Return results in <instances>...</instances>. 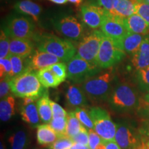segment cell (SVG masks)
<instances>
[{
  "mask_svg": "<svg viewBox=\"0 0 149 149\" xmlns=\"http://www.w3.org/2000/svg\"><path fill=\"white\" fill-rule=\"evenodd\" d=\"M104 37L101 31L93 30L80 40L77 46V55L91 64L97 65L100 46Z\"/></svg>",
  "mask_w": 149,
  "mask_h": 149,
  "instance_id": "8",
  "label": "cell"
},
{
  "mask_svg": "<svg viewBox=\"0 0 149 149\" xmlns=\"http://www.w3.org/2000/svg\"><path fill=\"white\" fill-rule=\"evenodd\" d=\"M100 31L104 36L109 37L113 41L120 40L128 33L123 23V18L113 15L107 10H105Z\"/></svg>",
  "mask_w": 149,
  "mask_h": 149,
  "instance_id": "12",
  "label": "cell"
},
{
  "mask_svg": "<svg viewBox=\"0 0 149 149\" xmlns=\"http://www.w3.org/2000/svg\"><path fill=\"white\" fill-rule=\"evenodd\" d=\"M8 57L11 61V64H12V72L9 77L10 79L16 76L19 75L25 72L26 70L30 69L29 57L24 58L19 56L11 55V54H9Z\"/></svg>",
  "mask_w": 149,
  "mask_h": 149,
  "instance_id": "27",
  "label": "cell"
},
{
  "mask_svg": "<svg viewBox=\"0 0 149 149\" xmlns=\"http://www.w3.org/2000/svg\"><path fill=\"white\" fill-rule=\"evenodd\" d=\"M115 141L122 149H136L141 144L139 131L126 122L117 123Z\"/></svg>",
  "mask_w": 149,
  "mask_h": 149,
  "instance_id": "11",
  "label": "cell"
},
{
  "mask_svg": "<svg viewBox=\"0 0 149 149\" xmlns=\"http://www.w3.org/2000/svg\"><path fill=\"white\" fill-rule=\"evenodd\" d=\"M37 49L56 56L62 62L68 63L77 53V47L68 39L51 34H44L37 38Z\"/></svg>",
  "mask_w": 149,
  "mask_h": 149,
  "instance_id": "4",
  "label": "cell"
},
{
  "mask_svg": "<svg viewBox=\"0 0 149 149\" xmlns=\"http://www.w3.org/2000/svg\"><path fill=\"white\" fill-rule=\"evenodd\" d=\"M47 1H51V2L55 3V4H58V5H63L66 3L68 0H47Z\"/></svg>",
  "mask_w": 149,
  "mask_h": 149,
  "instance_id": "47",
  "label": "cell"
},
{
  "mask_svg": "<svg viewBox=\"0 0 149 149\" xmlns=\"http://www.w3.org/2000/svg\"><path fill=\"white\" fill-rule=\"evenodd\" d=\"M10 54V37L3 30H1L0 35V59L8 57Z\"/></svg>",
  "mask_w": 149,
  "mask_h": 149,
  "instance_id": "33",
  "label": "cell"
},
{
  "mask_svg": "<svg viewBox=\"0 0 149 149\" xmlns=\"http://www.w3.org/2000/svg\"><path fill=\"white\" fill-rule=\"evenodd\" d=\"M136 80L141 91L149 92V66L143 69L137 70Z\"/></svg>",
  "mask_w": 149,
  "mask_h": 149,
  "instance_id": "31",
  "label": "cell"
},
{
  "mask_svg": "<svg viewBox=\"0 0 149 149\" xmlns=\"http://www.w3.org/2000/svg\"><path fill=\"white\" fill-rule=\"evenodd\" d=\"M143 35L128 32L126 35L117 41H113L115 46L125 53L133 55L137 51L144 40Z\"/></svg>",
  "mask_w": 149,
  "mask_h": 149,
  "instance_id": "16",
  "label": "cell"
},
{
  "mask_svg": "<svg viewBox=\"0 0 149 149\" xmlns=\"http://www.w3.org/2000/svg\"><path fill=\"white\" fill-rule=\"evenodd\" d=\"M37 109L41 121L44 124H49L53 119L51 99L47 91L37 102Z\"/></svg>",
  "mask_w": 149,
  "mask_h": 149,
  "instance_id": "24",
  "label": "cell"
},
{
  "mask_svg": "<svg viewBox=\"0 0 149 149\" xmlns=\"http://www.w3.org/2000/svg\"><path fill=\"white\" fill-rule=\"evenodd\" d=\"M74 144L72 138L65 135L59 136L58 139L49 146L50 149H70Z\"/></svg>",
  "mask_w": 149,
  "mask_h": 149,
  "instance_id": "35",
  "label": "cell"
},
{
  "mask_svg": "<svg viewBox=\"0 0 149 149\" xmlns=\"http://www.w3.org/2000/svg\"><path fill=\"white\" fill-rule=\"evenodd\" d=\"M12 72V64L9 57L0 59V77L1 79L10 77Z\"/></svg>",
  "mask_w": 149,
  "mask_h": 149,
  "instance_id": "37",
  "label": "cell"
},
{
  "mask_svg": "<svg viewBox=\"0 0 149 149\" xmlns=\"http://www.w3.org/2000/svg\"><path fill=\"white\" fill-rule=\"evenodd\" d=\"M89 115L94 124V130L104 140H115L117 124L111 120L107 110L100 107H93L88 109Z\"/></svg>",
  "mask_w": 149,
  "mask_h": 149,
  "instance_id": "5",
  "label": "cell"
},
{
  "mask_svg": "<svg viewBox=\"0 0 149 149\" xmlns=\"http://www.w3.org/2000/svg\"><path fill=\"white\" fill-rule=\"evenodd\" d=\"M61 83L64 82L67 77V65L64 62H58L48 67Z\"/></svg>",
  "mask_w": 149,
  "mask_h": 149,
  "instance_id": "34",
  "label": "cell"
},
{
  "mask_svg": "<svg viewBox=\"0 0 149 149\" xmlns=\"http://www.w3.org/2000/svg\"><path fill=\"white\" fill-rule=\"evenodd\" d=\"M66 107L74 110L77 108L88 107L89 100L81 84H72L67 88L66 92Z\"/></svg>",
  "mask_w": 149,
  "mask_h": 149,
  "instance_id": "14",
  "label": "cell"
},
{
  "mask_svg": "<svg viewBox=\"0 0 149 149\" xmlns=\"http://www.w3.org/2000/svg\"><path fill=\"white\" fill-rule=\"evenodd\" d=\"M14 8L19 13L31 17L35 22L38 21L42 11V7L38 3L33 2L31 0H22L17 1L15 4Z\"/></svg>",
  "mask_w": 149,
  "mask_h": 149,
  "instance_id": "22",
  "label": "cell"
},
{
  "mask_svg": "<svg viewBox=\"0 0 149 149\" xmlns=\"http://www.w3.org/2000/svg\"><path fill=\"white\" fill-rule=\"evenodd\" d=\"M125 55V52L117 48L111 38L104 36L99 51L97 64L102 69H108L118 64Z\"/></svg>",
  "mask_w": 149,
  "mask_h": 149,
  "instance_id": "9",
  "label": "cell"
},
{
  "mask_svg": "<svg viewBox=\"0 0 149 149\" xmlns=\"http://www.w3.org/2000/svg\"><path fill=\"white\" fill-rule=\"evenodd\" d=\"M138 110L141 112V114L143 116L146 117L149 119V104L144 101V100H140Z\"/></svg>",
  "mask_w": 149,
  "mask_h": 149,
  "instance_id": "44",
  "label": "cell"
},
{
  "mask_svg": "<svg viewBox=\"0 0 149 149\" xmlns=\"http://www.w3.org/2000/svg\"><path fill=\"white\" fill-rule=\"evenodd\" d=\"M19 113L22 119L33 128H37L40 125L41 119L37 109V102L23 105L21 104Z\"/></svg>",
  "mask_w": 149,
  "mask_h": 149,
  "instance_id": "21",
  "label": "cell"
},
{
  "mask_svg": "<svg viewBox=\"0 0 149 149\" xmlns=\"http://www.w3.org/2000/svg\"><path fill=\"white\" fill-rule=\"evenodd\" d=\"M51 22L56 31L69 40H81L85 35L84 24L70 15L56 16Z\"/></svg>",
  "mask_w": 149,
  "mask_h": 149,
  "instance_id": "6",
  "label": "cell"
},
{
  "mask_svg": "<svg viewBox=\"0 0 149 149\" xmlns=\"http://www.w3.org/2000/svg\"><path fill=\"white\" fill-rule=\"evenodd\" d=\"M108 103L114 111L127 113L138 109L140 100L133 86L126 83H120L113 86Z\"/></svg>",
  "mask_w": 149,
  "mask_h": 149,
  "instance_id": "2",
  "label": "cell"
},
{
  "mask_svg": "<svg viewBox=\"0 0 149 149\" xmlns=\"http://www.w3.org/2000/svg\"><path fill=\"white\" fill-rule=\"evenodd\" d=\"M74 114L81 124L87 129H94V124L89 115L88 110L85 108H77L73 110Z\"/></svg>",
  "mask_w": 149,
  "mask_h": 149,
  "instance_id": "30",
  "label": "cell"
},
{
  "mask_svg": "<svg viewBox=\"0 0 149 149\" xmlns=\"http://www.w3.org/2000/svg\"><path fill=\"white\" fill-rule=\"evenodd\" d=\"M58 137V135L49 124H40L37 128V141L40 146H51Z\"/></svg>",
  "mask_w": 149,
  "mask_h": 149,
  "instance_id": "23",
  "label": "cell"
},
{
  "mask_svg": "<svg viewBox=\"0 0 149 149\" xmlns=\"http://www.w3.org/2000/svg\"><path fill=\"white\" fill-rule=\"evenodd\" d=\"M139 131L141 135V143L149 147V120L146 121Z\"/></svg>",
  "mask_w": 149,
  "mask_h": 149,
  "instance_id": "42",
  "label": "cell"
},
{
  "mask_svg": "<svg viewBox=\"0 0 149 149\" xmlns=\"http://www.w3.org/2000/svg\"><path fill=\"white\" fill-rule=\"evenodd\" d=\"M49 124L51 128L57 133L59 137L66 135L67 126L66 117H53Z\"/></svg>",
  "mask_w": 149,
  "mask_h": 149,
  "instance_id": "32",
  "label": "cell"
},
{
  "mask_svg": "<svg viewBox=\"0 0 149 149\" xmlns=\"http://www.w3.org/2000/svg\"><path fill=\"white\" fill-rule=\"evenodd\" d=\"M15 113V100L13 95H8L0 102V119L1 122H8Z\"/></svg>",
  "mask_w": 149,
  "mask_h": 149,
  "instance_id": "25",
  "label": "cell"
},
{
  "mask_svg": "<svg viewBox=\"0 0 149 149\" xmlns=\"http://www.w3.org/2000/svg\"><path fill=\"white\" fill-rule=\"evenodd\" d=\"M37 75L41 84L46 88H55L61 84L58 78L48 67L37 70Z\"/></svg>",
  "mask_w": 149,
  "mask_h": 149,
  "instance_id": "26",
  "label": "cell"
},
{
  "mask_svg": "<svg viewBox=\"0 0 149 149\" xmlns=\"http://www.w3.org/2000/svg\"><path fill=\"white\" fill-rule=\"evenodd\" d=\"M95 1L96 4L97 3L98 6L112 13L115 10L118 0H95Z\"/></svg>",
  "mask_w": 149,
  "mask_h": 149,
  "instance_id": "41",
  "label": "cell"
},
{
  "mask_svg": "<svg viewBox=\"0 0 149 149\" xmlns=\"http://www.w3.org/2000/svg\"><path fill=\"white\" fill-rule=\"evenodd\" d=\"M10 79L8 77H5L1 79L0 82V98L3 99L8 96L10 90Z\"/></svg>",
  "mask_w": 149,
  "mask_h": 149,
  "instance_id": "40",
  "label": "cell"
},
{
  "mask_svg": "<svg viewBox=\"0 0 149 149\" xmlns=\"http://www.w3.org/2000/svg\"><path fill=\"white\" fill-rule=\"evenodd\" d=\"M74 143H77V144H81L84 145H88V130L84 126L81 130L79 133L74 136L72 138Z\"/></svg>",
  "mask_w": 149,
  "mask_h": 149,
  "instance_id": "38",
  "label": "cell"
},
{
  "mask_svg": "<svg viewBox=\"0 0 149 149\" xmlns=\"http://www.w3.org/2000/svg\"><path fill=\"white\" fill-rule=\"evenodd\" d=\"M51 106L53 112V117H67L68 113L61 107L59 104L52 101L51 100Z\"/></svg>",
  "mask_w": 149,
  "mask_h": 149,
  "instance_id": "43",
  "label": "cell"
},
{
  "mask_svg": "<svg viewBox=\"0 0 149 149\" xmlns=\"http://www.w3.org/2000/svg\"><path fill=\"white\" fill-rule=\"evenodd\" d=\"M143 100H144V101L145 102H146V103L149 104V92L147 93V94L144 96V98L143 99Z\"/></svg>",
  "mask_w": 149,
  "mask_h": 149,
  "instance_id": "49",
  "label": "cell"
},
{
  "mask_svg": "<svg viewBox=\"0 0 149 149\" xmlns=\"http://www.w3.org/2000/svg\"><path fill=\"white\" fill-rule=\"evenodd\" d=\"M142 2L146 3H148V4H149V0H143Z\"/></svg>",
  "mask_w": 149,
  "mask_h": 149,
  "instance_id": "51",
  "label": "cell"
},
{
  "mask_svg": "<svg viewBox=\"0 0 149 149\" xmlns=\"http://www.w3.org/2000/svg\"><path fill=\"white\" fill-rule=\"evenodd\" d=\"M1 149H5L4 144H3L2 142H1Z\"/></svg>",
  "mask_w": 149,
  "mask_h": 149,
  "instance_id": "50",
  "label": "cell"
},
{
  "mask_svg": "<svg viewBox=\"0 0 149 149\" xmlns=\"http://www.w3.org/2000/svg\"><path fill=\"white\" fill-rule=\"evenodd\" d=\"M135 13L142 17L149 24V4L133 0Z\"/></svg>",
  "mask_w": 149,
  "mask_h": 149,
  "instance_id": "36",
  "label": "cell"
},
{
  "mask_svg": "<svg viewBox=\"0 0 149 149\" xmlns=\"http://www.w3.org/2000/svg\"><path fill=\"white\" fill-rule=\"evenodd\" d=\"M103 141L105 146V149H122L115 140L107 141L103 139Z\"/></svg>",
  "mask_w": 149,
  "mask_h": 149,
  "instance_id": "45",
  "label": "cell"
},
{
  "mask_svg": "<svg viewBox=\"0 0 149 149\" xmlns=\"http://www.w3.org/2000/svg\"><path fill=\"white\" fill-rule=\"evenodd\" d=\"M123 23L128 32L146 35L149 33V24L137 14L123 18Z\"/></svg>",
  "mask_w": 149,
  "mask_h": 149,
  "instance_id": "20",
  "label": "cell"
},
{
  "mask_svg": "<svg viewBox=\"0 0 149 149\" xmlns=\"http://www.w3.org/2000/svg\"><path fill=\"white\" fill-rule=\"evenodd\" d=\"M67 126L66 135L70 138H72L74 136L78 134L82 129L84 126L79 122L77 117H76L74 111H70L67 115Z\"/></svg>",
  "mask_w": 149,
  "mask_h": 149,
  "instance_id": "29",
  "label": "cell"
},
{
  "mask_svg": "<svg viewBox=\"0 0 149 149\" xmlns=\"http://www.w3.org/2000/svg\"><path fill=\"white\" fill-rule=\"evenodd\" d=\"M70 149H90L88 145H84L77 143H74Z\"/></svg>",
  "mask_w": 149,
  "mask_h": 149,
  "instance_id": "46",
  "label": "cell"
},
{
  "mask_svg": "<svg viewBox=\"0 0 149 149\" xmlns=\"http://www.w3.org/2000/svg\"><path fill=\"white\" fill-rule=\"evenodd\" d=\"M88 146L90 149H97L99 145L101 144L102 139L95 131L94 129H88Z\"/></svg>",
  "mask_w": 149,
  "mask_h": 149,
  "instance_id": "39",
  "label": "cell"
},
{
  "mask_svg": "<svg viewBox=\"0 0 149 149\" xmlns=\"http://www.w3.org/2000/svg\"><path fill=\"white\" fill-rule=\"evenodd\" d=\"M114 79V74L110 68L106 71L100 72L88 78L81 85L91 102L104 103L108 102L113 88Z\"/></svg>",
  "mask_w": 149,
  "mask_h": 149,
  "instance_id": "1",
  "label": "cell"
},
{
  "mask_svg": "<svg viewBox=\"0 0 149 149\" xmlns=\"http://www.w3.org/2000/svg\"><path fill=\"white\" fill-rule=\"evenodd\" d=\"M34 44L29 39L10 38V54L28 58L34 52Z\"/></svg>",
  "mask_w": 149,
  "mask_h": 149,
  "instance_id": "18",
  "label": "cell"
},
{
  "mask_svg": "<svg viewBox=\"0 0 149 149\" xmlns=\"http://www.w3.org/2000/svg\"><path fill=\"white\" fill-rule=\"evenodd\" d=\"M3 31L10 38L31 40L34 37L35 25L27 17L12 16L8 19Z\"/></svg>",
  "mask_w": 149,
  "mask_h": 149,
  "instance_id": "10",
  "label": "cell"
},
{
  "mask_svg": "<svg viewBox=\"0 0 149 149\" xmlns=\"http://www.w3.org/2000/svg\"><path fill=\"white\" fill-rule=\"evenodd\" d=\"M83 1L84 0H68V1H69L71 3H73L76 6H79Z\"/></svg>",
  "mask_w": 149,
  "mask_h": 149,
  "instance_id": "48",
  "label": "cell"
},
{
  "mask_svg": "<svg viewBox=\"0 0 149 149\" xmlns=\"http://www.w3.org/2000/svg\"><path fill=\"white\" fill-rule=\"evenodd\" d=\"M131 62L136 70L149 66V35L144 36L140 46L133 55Z\"/></svg>",
  "mask_w": 149,
  "mask_h": 149,
  "instance_id": "17",
  "label": "cell"
},
{
  "mask_svg": "<svg viewBox=\"0 0 149 149\" xmlns=\"http://www.w3.org/2000/svg\"><path fill=\"white\" fill-rule=\"evenodd\" d=\"M10 91L18 97H34L40 98L46 92L35 70L29 69L10 80Z\"/></svg>",
  "mask_w": 149,
  "mask_h": 149,
  "instance_id": "3",
  "label": "cell"
},
{
  "mask_svg": "<svg viewBox=\"0 0 149 149\" xmlns=\"http://www.w3.org/2000/svg\"><path fill=\"white\" fill-rule=\"evenodd\" d=\"M81 17L83 23L92 30L101 27L103 22L105 9L95 3H86L80 7Z\"/></svg>",
  "mask_w": 149,
  "mask_h": 149,
  "instance_id": "13",
  "label": "cell"
},
{
  "mask_svg": "<svg viewBox=\"0 0 149 149\" xmlns=\"http://www.w3.org/2000/svg\"><path fill=\"white\" fill-rule=\"evenodd\" d=\"M7 141L8 149H27L30 137L26 130L17 128L9 133Z\"/></svg>",
  "mask_w": 149,
  "mask_h": 149,
  "instance_id": "19",
  "label": "cell"
},
{
  "mask_svg": "<svg viewBox=\"0 0 149 149\" xmlns=\"http://www.w3.org/2000/svg\"><path fill=\"white\" fill-rule=\"evenodd\" d=\"M113 15L121 18H126L135 14V5L133 0H118L114 11L112 13Z\"/></svg>",
  "mask_w": 149,
  "mask_h": 149,
  "instance_id": "28",
  "label": "cell"
},
{
  "mask_svg": "<svg viewBox=\"0 0 149 149\" xmlns=\"http://www.w3.org/2000/svg\"><path fill=\"white\" fill-rule=\"evenodd\" d=\"M60 61L58 57L51 53L38 49L35 50L32 55L29 57V68L33 70H39L60 62Z\"/></svg>",
  "mask_w": 149,
  "mask_h": 149,
  "instance_id": "15",
  "label": "cell"
},
{
  "mask_svg": "<svg viewBox=\"0 0 149 149\" xmlns=\"http://www.w3.org/2000/svg\"><path fill=\"white\" fill-rule=\"evenodd\" d=\"M137 1H139V2H142V1L143 0H137Z\"/></svg>",
  "mask_w": 149,
  "mask_h": 149,
  "instance_id": "52",
  "label": "cell"
},
{
  "mask_svg": "<svg viewBox=\"0 0 149 149\" xmlns=\"http://www.w3.org/2000/svg\"><path fill=\"white\" fill-rule=\"evenodd\" d=\"M102 68L76 55L67 63V77L74 84H81L87 79L101 72Z\"/></svg>",
  "mask_w": 149,
  "mask_h": 149,
  "instance_id": "7",
  "label": "cell"
}]
</instances>
